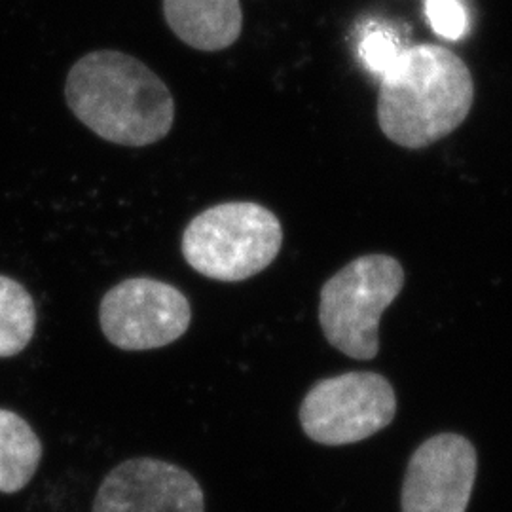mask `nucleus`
<instances>
[{"instance_id":"7","label":"nucleus","mask_w":512,"mask_h":512,"mask_svg":"<svg viewBox=\"0 0 512 512\" xmlns=\"http://www.w3.org/2000/svg\"><path fill=\"white\" fill-rule=\"evenodd\" d=\"M476 480L475 446L456 433L425 440L408 461L403 512H465Z\"/></svg>"},{"instance_id":"13","label":"nucleus","mask_w":512,"mask_h":512,"mask_svg":"<svg viewBox=\"0 0 512 512\" xmlns=\"http://www.w3.org/2000/svg\"><path fill=\"white\" fill-rule=\"evenodd\" d=\"M425 16L431 29L446 40H461L469 33V14L461 0H425Z\"/></svg>"},{"instance_id":"5","label":"nucleus","mask_w":512,"mask_h":512,"mask_svg":"<svg viewBox=\"0 0 512 512\" xmlns=\"http://www.w3.org/2000/svg\"><path fill=\"white\" fill-rule=\"evenodd\" d=\"M395 414V389L382 374L346 372L313 385L298 416L308 439L346 446L384 431Z\"/></svg>"},{"instance_id":"1","label":"nucleus","mask_w":512,"mask_h":512,"mask_svg":"<svg viewBox=\"0 0 512 512\" xmlns=\"http://www.w3.org/2000/svg\"><path fill=\"white\" fill-rule=\"evenodd\" d=\"M65 97L74 116L101 139L148 147L173 128L175 101L164 80L133 55L99 50L73 65Z\"/></svg>"},{"instance_id":"6","label":"nucleus","mask_w":512,"mask_h":512,"mask_svg":"<svg viewBox=\"0 0 512 512\" xmlns=\"http://www.w3.org/2000/svg\"><path fill=\"white\" fill-rule=\"evenodd\" d=\"M190 302L177 287L152 277L114 285L99 306V325L112 346L126 351L164 348L190 327Z\"/></svg>"},{"instance_id":"2","label":"nucleus","mask_w":512,"mask_h":512,"mask_svg":"<svg viewBox=\"0 0 512 512\" xmlns=\"http://www.w3.org/2000/svg\"><path fill=\"white\" fill-rule=\"evenodd\" d=\"M473 99V76L458 55L437 44L408 46L380 82L378 124L399 147H429L465 122Z\"/></svg>"},{"instance_id":"3","label":"nucleus","mask_w":512,"mask_h":512,"mask_svg":"<svg viewBox=\"0 0 512 512\" xmlns=\"http://www.w3.org/2000/svg\"><path fill=\"white\" fill-rule=\"evenodd\" d=\"M281 243L283 228L270 209L255 202H226L190 220L181 247L198 274L238 283L266 270Z\"/></svg>"},{"instance_id":"10","label":"nucleus","mask_w":512,"mask_h":512,"mask_svg":"<svg viewBox=\"0 0 512 512\" xmlns=\"http://www.w3.org/2000/svg\"><path fill=\"white\" fill-rule=\"evenodd\" d=\"M42 444L31 425L12 410L0 408V492L16 494L35 476Z\"/></svg>"},{"instance_id":"11","label":"nucleus","mask_w":512,"mask_h":512,"mask_svg":"<svg viewBox=\"0 0 512 512\" xmlns=\"http://www.w3.org/2000/svg\"><path fill=\"white\" fill-rule=\"evenodd\" d=\"M37 329L35 300L18 281L0 275V357H14L29 346Z\"/></svg>"},{"instance_id":"4","label":"nucleus","mask_w":512,"mask_h":512,"mask_svg":"<svg viewBox=\"0 0 512 512\" xmlns=\"http://www.w3.org/2000/svg\"><path fill=\"white\" fill-rule=\"evenodd\" d=\"M403 285L401 262L387 255L359 256L332 275L319 304V323L330 346L357 361L374 359L380 319Z\"/></svg>"},{"instance_id":"9","label":"nucleus","mask_w":512,"mask_h":512,"mask_svg":"<svg viewBox=\"0 0 512 512\" xmlns=\"http://www.w3.org/2000/svg\"><path fill=\"white\" fill-rule=\"evenodd\" d=\"M164 16L186 46L202 52L230 48L243 29L239 0H164Z\"/></svg>"},{"instance_id":"12","label":"nucleus","mask_w":512,"mask_h":512,"mask_svg":"<svg viewBox=\"0 0 512 512\" xmlns=\"http://www.w3.org/2000/svg\"><path fill=\"white\" fill-rule=\"evenodd\" d=\"M403 50L404 46L395 37V33L380 25H368L357 46V52L366 69L380 80L397 63Z\"/></svg>"},{"instance_id":"8","label":"nucleus","mask_w":512,"mask_h":512,"mask_svg":"<svg viewBox=\"0 0 512 512\" xmlns=\"http://www.w3.org/2000/svg\"><path fill=\"white\" fill-rule=\"evenodd\" d=\"M93 512H205L202 486L183 467L128 459L103 478Z\"/></svg>"}]
</instances>
